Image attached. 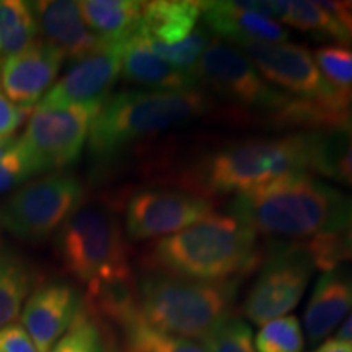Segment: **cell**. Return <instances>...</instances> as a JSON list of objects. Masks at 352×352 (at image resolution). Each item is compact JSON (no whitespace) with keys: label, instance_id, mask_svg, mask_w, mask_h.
<instances>
[{"label":"cell","instance_id":"obj_33","mask_svg":"<svg viewBox=\"0 0 352 352\" xmlns=\"http://www.w3.org/2000/svg\"><path fill=\"white\" fill-rule=\"evenodd\" d=\"M32 109L20 108L7 98L0 87V138H12Z\"/></svg>","mask_w":352,"mask_h":352},{"label":"cell","instance_id":"obj_1","mask_svg":"<svg viewBox=\"0 0 352 352\" xmlns=\"http://www.w3.org/2000/svg\"><path fill=\"white\" fill-rule=\"evenodd\" d=\"M227 209L256 233L308 241L344 233L352 199L314 175L294 173L235 195Z\"/></svg>","mask_w":352,"mask_h":352},{"label":"cell","instance_id":"obj_22","mask_svg":"<svg viewBox=\"0 0 352 352\" xmlns=\"http://www.w3.org/2000/svg\"><path fill=\"white\" fill-rule=\"evenodd\" d=\"M311 173L352 188V124L315 129Z\"/></svg>","mask_w":352,"mask_h":352},{"label":"cell","instance_id":"obj_2","mask_svg":"<svg viewBox=\"0 0 352 352\" xmlns=\"http://www.w3.org/2000/svg\"><path fill=\"white\" fill-rule=\"evenodd\" d=\"M261 258L258 233L222 214H210L195 226L158 239L145 254L153 272L206 283L243 279Z\"/></svg>","mask_w":352,"mask_h":352},{"label":"cell","instance_id":"obj_15","mask_svg":"<svg viewBox=\"0 0 352 352\" xmlns=\"http://www.w3.org/2000/svg\"><path fill=\"white\" fill-rule=\"evenodd\" d=\"M80 311V296L67 283H47L34 290L21 314V327L38 352H50Z\"/></svg>","mask_w":352,"mask_h":352},{"label":"cell","instance_id":"obj_20","mask_svg":"<svg viewBox=\"0 0 352 352\" xmlns=\"http://www.w3.org/2000/svg\"><path fill=\"white\" fill-rule=\"evenodd\" d=\"M202 2L196 0H157L145 2L139 30L151 41L175 44L197 28Z\"/></svg>","mask_w":352,"mask_h":352},{"label":"cell","instance_id":"obj_3","mask_svg":"<svg viewBox=\"0 0 352 352\" xmlns=\"http://www.w3.org/2000/svg\"><path fill=\"white\" fill-rule=\"evenodd\" d=\"M314 144L315 131L233 140L202 157L182 179L189 191L210 199L240 195L280 176L310 173Z\"/></svg>","mask_w":352,"mask_h":352},{"label":"cell","instance_id":"obj_7","mask_svg":"<svg viewBox=\"0 0 352 352\" xmlns=\"http://www.w3.org/2000/svg\"><path fill=\"white\" fill-rule=\"evenodd\" d=\"M83 196L85 189L74 173H47L7 197L0 208V226L20 240H46L80 208Z\"/></svg>","mask_w":352,"mask_h":352},{"label":"cell","instance_id":"obj_8","mask_svg":"<svg viewBox=\"0 0 352 352\" xmlns=\"http://www.w3.org/2000/svg\"><path fill=\"white\" fill-rule=\"evenodd\" d=\"M261 267L243 302L254 324L287 315L302 300L316 263L307 241H277L261 258Z\"/></svg>","mask_w":352,"mask_h":352},{"label":"cell","instance_id":"obj_10","mask_svg":"<svg viewBox=\"0 0 352 352\" xmlns=\"http://www.w3.org/2000/svg\"><path fill=\"white\" fill-rule=\"evenodd\" d=\"M103 103L67 108H36L21 135L38 173L65 171L80 158L91 122Z\"/></svg>","mask_w":352,"mask_h":352},{"label":"cell","instance_id":"obj_35","mask_svg":"<svg viewBox=\"0 0 352 352\" xmlns=\"http://www.w3.org/2000/svg\"><path fill=\"white\" fill-rule=\"evenodd\" d=\"M314 352H352V346L349 342H344L338 338L324 341L320 347H316Z\"/></svg>","mask_w":352,"mask_h":352},{"label":"cell","instance_id":"obj_16","mask_svg":"<svg viewBox=\"0 0 352 352\" xmlns=\"http://www.w3.org/2000/svg\"><path fill=\"white\" fill-rule=\"evenodd\" d=\"M43 41L52 44L72 63L98 50L104 41L88 28L78 2L41 0L30 2Z\"/></svg>","mask_w":352,"mask_h":352},{"label":"cell","instance_id":"obj_14","mask_svg":"<svg viewBox=\"0 0 352 352\" xmlns=\"http://www.w3.org/2000/svg\"><path fill=\"white\" fill-rule=\"evenodd\" d=\"M64 60V54L57 47L36 39L26 50L2 60V91L16 107L32 109L54 85Z\"/></svg>","mask_w":352,"mask_h":352},{"label":"cell","instance_id":"obj_41","mask_svg":"<svg viewBox=\"0 0 352 352\" xmlns=\"http://www.w3.org/2000/svg\"><path fill=\"white\" fill-rule=\"evenodd\" d=\"M0 64H2V57H0Z\"/></svg>","mask_w":352,"mask_h":352},{"label":"cell","instance_id":"obj_34","mask_svg":"<svg viewBox=\"0 0 352 352\" xmlns=\"http://www.w3.org/2000/svg\"><path fill=\"white\" fill-rule=\"evenodd\" d=\"M0 352H38L21 324L12 323L0 329Z\"/></svg>","mask_w":352,"mask_h":352},{"label":"cell","instance_id":"obj_32","mask_svg":"<svg viewBox=\"0 0 352 352\" xmlns=\"http://www.w3.org/2000/svg\"><path fill=\"white\" fill-rule=\"evenodd\" d=\"M50 352H103V342L96 324L80 310L67 333Z\"/></svg>","mask_w":352,"mask_h":352},{"label":"cell","instance_id":"obj_11","mask_svg":"<svg viewBox=\"0 0 352 352\" xmlns=\"http://www.w3.org/2000/svg\"><path fill=\"white\" fill-rule=\"evenodd\" d=\"M214 199L189 189L151 188L127 201L124 230L132 241L164 239L212 214Z\"/></svg>","mask_w":352,"mask_h":352},{"label":"cell","instance_id":"obj_40","mask_svg":"<svg viewBox=\"0 0 352 352\" xmlns=\"http://www.w3.org/2000/svg\"><path fill=\"white\" fill-rule=\"evenodd\" d=\"M346 6H347V8H349V10L352 12V2H346Z\"/></svg>","mask_w":352,"mask_h":352},{"label":"cell","instance_id":"obj_12","mask_svg":"<svg viewBox=\"0 0 352 352\" xmlns=\"http://www.w3.org/2000/svg\"><path fill=\"white\" fill-rule=\"evenodd\" d=\"M270 83L302 98H327L341 88L333 87L321 76L315 57L307 47L290 43L233 44Z\"/></svg>","mask_w":352,"mask_h":352},{"label":"cell","instance_id":"obj_26","mask_svg":"<svg viewBox=\"0 0 352 352\" xmlns=\"http://www.w3.org/2000/svg\"><path fill=\"white\" fill-rule=\"evenodd\" d=\"M127 352H208L197 341L153 329L135 315L126 327Z\"/></svg>","mask_w":352,"mask_h":352},{"label":"cell","instance_id":"obj_18","mask_svg":"<svg viewBox=\"0 0 352 352\" xmlns=\"http://www.w3.org/2000/svg\"><path fill=\"white\" fill-rule=\"evenodd\" d=\"M201 19L215 36L226 43H285L289 32L279 21L246 10L235 2H202ZM217 38V39H219Z\"/></svg>","mask_w":352,"mask_h":352},{"label":"cell","instance_id":"obj_38","mask_svg":"<svg viewBox=\"0 0 352 352\" xmlns=\"http://www.w3.org/2000/svg\"><path fill=\"white\" fill-rule=\"evenodd\" d=\"M12 140H13V138H0V152H2L3 148H6L7 145L12 142Z\"/></svg>","mask_w":352,"mask_h":352},{"label":"cell","instance_id":"obj_19","mask_svg":"<svg viewBox=\"0 0 352 352\" xmlns=\"http://www.w3.org/2000/svg\"><path fill=\"white\" fill-rule=\"evenodd\" d=\"M121 76L126 82L155 91H186L201 88L195 74L171 67L155 54L139 28L124 43Z\"/></svg>","mask_w":352,"mask_h":352},{"label":"cell","instance_id":"obj_29","mask_svg":"<svg viewBox=\"0 0 352 352\" xmlns=\"http://www.w3.org/2000/svg\"><path fill=\"white\" fill-rule=\"evenodd\" d=\"M36 175V165L21 138L13 139L0 152V192L21 186Z\"/></svg>","mask_w":352,"mask_h":352},{"label":"cell","instance_id":"obj_30","mask_svg":"<svg viewBox=\"0 0 352 352\" xmlns=\"http://www.w3.org/2000/svg\"><path fill=\"white\" fill-rule=\"evenodd\" d=\"M208 352H256L250 324L239 318H227L201 342Z\"/></svg>","mask_w":352,"mask_h":352},{"label":"cell","instance_id":"obj_27","mask_svg":"<svg viewBox=\"0 0 352 352\" xmlns=\"http://www.w3.org/2000/svg\"><path fill=\"white\" fill-rule=\"evenodd\" d=\"M303 333L296 316H280L261 324L254 340L256 352H302Z\"/></svg>","mask_w":352,"mask_h":352},{"label":"cell","instance_id":"obj_6","mask_svg":"<svg viewBox=\"0 0 352 352\" xmlns=\"http://www.w3.org/2000/svg\"><path fill=\"white\" fill-rule=\"evenodd\" d=\"M56 253L64 270L88 289L132 277L120 215L104 199L82 202L57 232Z\"/></svg>","mask_w":352,"mask_h":352},{"label":"cell","instance_id":"obj_4","mask_svg":"<svg viewBox=\"0 0 352 352\" xmlns=\"http://www.w3.org/2000/svg\"><path fill=\"white\" fill-rule=\"evenodd\" d=\"M212 108L202 88L186 91L122 90L103 101L88 134V152L98 164L132 145L204 116Z\"/></svg>","mask_w":352,"mask_h":352},{"label":"cell","instance_id":"obj_25","mask_svg":"<svg viewBox=\"0 0 352 352\" xmlns=\"http://www.w3.org/2000/svg\"><path fill=\"white\" fill-rule=\"evenodd\" d=\"M283 21L292 25L294 28L302 30L303 33L314 34L320 39H334V41L349 46L351 38L331 13L324 10L320 2L308 0H287V10Z\"/></svg>","mask_w":352,"mask_h":352},{"label":"cell","instance_id":"obj_17","mask_svg":"<svg viewBox=\"0 0 352 352\" xmlns=\"http://www.w3.org/2000/svg\"><path fill=\"white\" fill-rule=\"evenodd\" d=\"M352 311V267L340 266L318 277L308 298L303 324L311 344L324 340Z\"/></svg>","mask_w":352,"mask_h":352},{"label":"cell","instance_id":"obj_5","mask_svg":"<svg viewBox=\"0 0 352 352\" xmlns=\"http://www.w3.org/2000/svg\"><path fill=\"white\" fill-rule=\"evenodd\" d=\"M239 280L206 283L152 271L139 283L138 316L162 333L202 341L230 318Z\"/></svg>","mask_w":352,"mask_h":352},{"label":"cell","instance_id":"obj_23","mask_svg":"<svg viewBox=\"0 0 352 352\" xmlns=\"http://www.w3.org/2000/svg\"><path fill=\"white\" fill-rule=\"evenodd\" d=\"M30 285L32 274L25 259L10 250H0V329L19 316Z\"/></svg>","mask_w":352,"mask_h":352},{"label":"cell","instance_id":"obj_28","mask_svg":"<svg viewBox=\"0 0 352 352\" xmlns=\"http://www.w3.org/2000/svg\"><path fill=\"white\" fill-rule=\"evenodd\" d=\"M145 39H147L148 46L152 47L155 54L160 56L171 67L182 70V72H192L197 60L201 59V56L204 54V51L208 50L210 41H212L210 34L204 28H196L186 39L175 44H160L151 41L147 36H145Z\"/></svg>","mask_w":352,"mask_h":352},{"label":"cell","instance_id":"obj_13","mask_svg":"<svg viewBox=\"0 0 352 352\" xmlns=\"http://www.w3.org/2000/svg\"><path fill=\"white\" fill-rule=\"evenodd\" d=\"M124 41H104L98 50L72 64L65 76L54 82L36 108H67L74 104L103 103L121 76Z\"/></svg>","mask_w":352,"mask_h":352},{"label":"cell","instance_id":"obj_24","mask_svg":"<svg viewBox=\"0 0 352 352\" xmlns=\"http://www.w3.org/2000/svg\"><path fill=\"white\" fill-rule=\"evenodd\" d=\"M38 23L30 2L0 0V57L7 59L38 39Z\"/></svg>","mask_w":352,"mask_h":352},{"label":"cell","instance_id":"obj_9","mask_svg":"<svg viewBox=\"0 0 352 352\" xmlns=\"http://www.w3.org/2000/svg\"><path fill=\"white\" fill-rule=\"evenodd\" d=\"M192 74L202 90L209 88L236 107L264 113L267 120L284 107L290 95L272 87L239 47L217 38L210 41Z\"/></svg>","mask_w":352,"mask_h":352},{"label":"cell","instance_id":"obj_37","mask_svg":"<svg viewBox=\"0 0 352 352\" xmlns=\"http://www.w3.org/2000/svg\"><path fill=\"white\" fill-rule=\"evenodd\" d=\"M344 241H346V250H347V256L352 259V210H351V219H349V226H347L346 232H344Z\"/></svg>","mask_w":352,"mask_h":352},{"label":"cell","instance_id":"obj_31","mask_svg":"<svg viewBox=\"0 0 352 352\" xmlns=\"http://www.w3.org/2000/svg\"><path fill=\"white\" fill-rule=\"evenodd\" d=\"M324 80L338 88L352 90V47L344 44H329L314 52Z\"/></svg>","mask_w":352,"mask_h":352},{"label":"cell","instance_id":"obj_39","mask_svg":"<svg viewBox=\"0 0 352 352\" xmlns=\"http://www.w3.org/2000/svg\"><path fill=\"white\" fill-rule=\"evenodd\" d=\"M349 116H351V124H352V98H351V104H349Z\"/></svg>","mask_w":352,"mask_h":352},{"label":"cell","instance_id":"obj_21","mask_svg":"<svg viewBox=\"0 0 352 352\" xmlns=\"http://www.w3.org/2000/svg\"><path fill=\"white\" fill-rule=\"evenodd\" d=\"M145 2L83 0L78 2L88 28L103 41H124L138 32Z\"/></svg>","mask_w":352,"mask_h":352},{"label":"cell","instance_id":"obj_36","mask_svg":"<svg viewBox=\"0 0 352 352\" xmlns=\"http://www.w3.org/2000/svg\"><path fill=\"white\" fill-rule=\"evenodd\" d=\"M336 338H338V340L344 341V342H349V344L352 346V311L346 316L344 323H342L340 331H338Z\"/></svg>","mask_w":352,"mask_h":352}]
</instances>
